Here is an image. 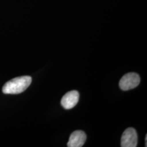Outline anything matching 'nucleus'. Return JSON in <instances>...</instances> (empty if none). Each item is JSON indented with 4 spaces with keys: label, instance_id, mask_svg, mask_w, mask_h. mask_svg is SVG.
Returning a JSON list of instances; mask_svg holds the SVG:
<instances>
[{
    "label": "nucleus",
    "instance_id": "obj_3",
    "mask_svg": "<svg viewBox=\"0 0 147 147\" xmlns=\"http://www.w3.org/2000/svg\"><path fill=\"white\" fill-rule=\"evenodd\" d=\"M138 136L136 131L132 127H129L123 132L121 138V147H136Z\"/></svg>",
    "mask_w": 147,
    "mask_h": 147
},
{
    "label": "nucleus",
    "instance_id": "obj_1",
    "mask_svg": "<svg viewBox=\"0 0 147 147\" xmlns=\"http://www.w3.org/2000/svg\"><path fill=\"white\" fill-rule=\"evenodd\" d=\"M32 82L30 76H23L11 79L4 84L2 92L4 94H17L24 92Z\"/></svg>",
    "mask_w": 147,
    "mask_h": 147
},
{
    "label": "nucleus",
    "instance_id": "obj_5",
    "mask_svg": "<svg viewBox=\"0 0 147 147\" xmlns=\"http://www.w3.org/2000/svg\"><path fill=\"white\" fill-rule=\"evenodd\" d=\"M87 136L84 131L77 130L74 131L70 136L67 144L68 147H81L84 145Z\"/></svg>",
    "mask_w": 147,
    "mask_h": 147
},
{
    "label": "nucleus",
    "instance_id": "obj_2",
    "mask_svg": "<svg viewBox=\"0 0 147 147\" xmlns=\"http://www.w3.org/2000/svg\"><path fill=\"white\" fill-rule=\"evenodd\" d=\"M140 77L135 73H129L124 75L119 81V87L123 90L134 89L140 83Z\"/></svg>",
    "mask_w": 147,
    "mask_h": 147
},
{
    "label": "nucleus",
    "instance_id": "obj_4",
    "mask_svg": "<svg viewBox=\"0 0 147 147\" xmlns=\"http://www.w3.org/2000/svg\"><path fill=\"white\" fill-rule=\"evenodd\" d=\"M79 92L76 90H71L67 93L61 99V105L65 110H70L74 107L79 100Z\"/></svg>",
    "mask_w": 147,
    "mask_h": 147
},
{
    "label": "nucleus",
    "instance_id": "obj_6",
    "mask_svg": "<svg viewBox=\"0 0 147 147\" xmlns=\"http://www.w3.org/2000/svg\"><path fill=\"white\" fill-rule=\"evenodd\" d=\"M145 142H146V147H147V135H146L145 138Z\"/></svg>",
    "mask_w": 147,
    "mask_h": 147
}]
</instances>
